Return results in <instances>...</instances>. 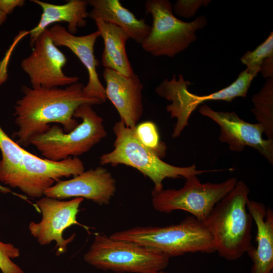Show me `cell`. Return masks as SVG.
Instances as JSON below:
<instances>
[{
	"instance_id": "cell-23",
	"label": "cell",
	"mask_w": 273,
	"mask_h": 273,
	"mask_svg": "<svg viewBox=\"0 0 273 273\" xmlns=\"http://www.w3.org/2000/svg\"><path fill=\"white\" fill-rule=\"evenodd\" d=\"M135 132L140 142L159 157L162 158L166 155L167 147L160 141L157 127L154 122L147 121L138 124Z\"/></svg>"
},
{
	"instance_id": "cell-19",
	"label": "cell",
	"mask_w": 273,
	"mask_h": 273,
	"mask_svg": "<svg viewBox=\"0 0 273 273\" xmlns=\"http://www.w3.org/2000/svg\"><path fill=\"white\" fill-rule=\"evenodd\" d=\"M92 7L88 17L95 20L116 25L126 31L135 42L140 44L147 37L151 30L144 19H139L118 0H88Z\"/></svg>"
},
{
	"instance_id": "cell-2",
	"label": "cell",
	"mask_w": 273,
	"mask_h": 273,
	"mask_svg": "<svg viewBox=\"0 0 273 273\" xmlns=\"http://www.w3.org/2000/svg\"><path fill=\"white\" fill-rule=\"evenodd\" d=\"M249 193L243 181H237L204 221L213 236L216 252L228 260L240 258L253 246V219L246 206Z\"/></svg>"
},
{
	"instance_id": "cell-31",
	"label": "cell",
	"mask_w": 273,
	"mask_h": 273,
	"mask_svg": "<svg viewBox=\"0 0 273 273\" xmlns=\"http://www.w3.org/2000/svg\"><path fill=\"white\" fill-rule=\"evenodd\" d=\"M156 273H168V272H164L162 270H161V271H158V272H157Z\"/></svg>"
},
{
	"instance_id": "cell-11",
	"label": "cell",
	"mask_w": 273,
	"mask_h": 273,
	"mask_svg": "<svg viewBox=\"0 0 273 273\" xmlns=\"http://www.w3.org/2000/svg\"><path fill=\"white\" fill-rule=\"evenodd\" d=\"M84 171V164L78 157L54 161L41 158L27 151L11 187L18 188L29 197L40 198L47 189L61 178L74 177Z\"/></svg>"
},
{
	"instance_id": "cell-4",
	"label": "cell",
	"mask_w": 273,
	"mask_h": 273,
	"mask_svg": "<svg viewBox=\"0 0 273 273\" xmlns=\"http://www.w3.org/2000/svg\"><path fill=\"white\" fill-rule=\"evenodd\" d=\"M113 131L115 136L113 149L100 156V164L113 166L121 164L137 169L153 183V191L159 192L163 189V181L167 178L183 177L186 179L193 175L217 171L198 170L195 164L180 167L164 162L140 142L135 128L126 126L121 121L115 123Z\"/></svg>"
},
{
	"instance_id": "cell-30",
	"label": "cell",
	"mask_w": 273,
	"mask_h": 273,
	"mask_svg": "<svg viewBox=\"0 0 273 273\" xmlns=\"http://www.w3.org/2000/svg\"><path fill=\"white\" fill-rule=\"evenodd\" d=\"M0 191L3 193H12L11 190L7 187H5L0 185Z\"/></svg>"
},
{
	"instance_id": "cell-29",
	"label": "cell",
	"mask_w": 273,
	"mask_h": 273,
	"mask_svg": "<svg viewBox=\"0 0 273 273\" xmlns=\"http://www.w3.org/2000/svg\"><path fill=\"white\" fill-rule=\"evenodd\" d=\"M7 19V15L0 11V26L4 23Z\"/></svg>"
},
{
	"instance_id": "cell-16",
	"label": "cell",
	"mask_w": 273,
	"mask_h": 273,
	"mask_svg": "<svg viewBox=\"0 0 273 273\" xmlns=\"http://www.w3.org/2000/svg\"><path fill=\"white\" fill-rule=\"evenodd\" d=\"M50 36L56 46H64L70 50L86 68L88 75L87 84L83 90L86 95L106 101L105 89L102 84L97 71L99 62L94 55V46L97 38L100 36L97 30L82 36L70 33L67 29L60 24H55L48 29Z\"/></svg>"
},
{
	"instance_id": "cell-3",
	"label": "cell",
	"mask_w": 273,
	"mask_h": 273,
	"mask_svg": "<svg viewBox=\"0 0 273 273\" xmlns=\"http://www.w3.org/2000/svg\"><path fill=\"white\" fill-rule=\"evenodd\" d=\"M116 240L134 243L169 258L188 253L215 252L213 236L205 223L189 216L179 223L164 226H136L113 233Z\"/></svg>"
},
{
	"instance_id": "cell-24",
	"label": "cell",
	"mask_w": 273,
	"mask_h": 273,
	"mask_svg": "<svg viewBox=\"0 0 273 273\" xmlns=\"http://www.w3.org/2000/svg\"><path fill=\"white\" fill-rule=\"evenodd\" d=\"M273 55V32L259 46L252 51H248L241 57V61L247 66L246 70L256 76L260 72L263 60Z\"/></svg>"
},
{
	"instance_id": "cell-15",
	"label": "cell",
	"mask_w": 273,
	"mask_h": 273,
	"mask_svg": "<svg viewBox=\"0 0 273 273\" xmlns=\"http://www.w3.org/2000/svg\"><path fill=\"white\" fill-rule=\"evenodd\" d=\"M103 76L106 82L105 92L118 112L120 120L128 127L135 128L143 113V85L138 76L122 75L104 69Z\"/></svg>"
},
{
	"instance_id": "cell-21",
	"label": "cell",
	"mask_w": 273,
	"mask_h": 273,
	"mask_svg": "<svg viewBox=\"0 0 273 273\" xmlns=\"http://www.w3.org/2000/svg\"><path fill=\"white\" fill-rule=\"evenodd\" d=\"M0 181L11 187L22 165L26 150L13 140L0 126Z\"/></svg>"
},
{
	"instance_id": "cell-26",
	"label": "cell",
	"mask_w": 273,
	"mask_h": 273,
	"mask_svg": "<svg viewBox=\"0 0 273 273\" xmlns=\"http://www.w3.org/2000/svg\"><path fill=\"white\" fill-rule=\"evenodd\" d=\"M210 2V0H177L172 9L177 15L190 18L195 15L200 8L207 7Z\"/></svg>"
},
{
	"instance_id": "cell-7",
	"label": "cell",
	"mask_w": 273,
	"mask_h": 273,
	"mask_svg": "<svg viewBox=\"0 0 273 273\" xmlns=\"http://www.w3.org/2000/svg\"><path fill=\"white\" fill-rule=\"evenodd\" d=\"M145 8L152 16V24L141 46L153 56L173 57L195 41L196 31L207 25V18L203 15L190 22L178 19L168 0H147Z\"/></svg>"
},
{
	"instance_id": "cell-10",
	"label": "cell",
	"mask_w": 273,
	"mask_h": 273,
	"mask_svg": "<svg viewBox=\"0 0 273 273\" xmlns=\"http://www.w3.org/2000/svg\"><path fill=\"white\" fill-rule=\"evenodd\" d=\"M83 199L77 197L61 201L46 196L37 200L36 206L42 214V218L39 222H30L28 228L31 235L41 245L55 241L57 256L65 253L68 245L74 240L76 234H73L65 239L63 237L64 231L73 224L81 225L76 217Z\"/></svg>"
},
{
	"instance_id": "cell-18",
	"label": "cell",
	"mask_w": 273,
	"mask_h": 273,
	"mask_svg": "<svg viewBox=\"0 0 273 273\" xmlns=\"http://www.w3.org/2000/svg\"><path fill=\"white\" fill-rule=\"evenodd\" d=\"M42 9V14L38 24L28 31L30 45L32 48L39 35L50 25L64 22L68 23L67 31L76 33L78 28L86 26L88 17L87 1L70 0L63 5H54L39 0H31Z\"/></svg>"
},
{
	"instance_id": "cell-8",
	"label": "cell",
	"mask_w": 273,
	"mask_h": 273,
	"mask_svg": "<svg viewBox=\"0 0 273 273\" xmlns=\"http://www.w3.org/2000/svg\"><path fill=\"white\" fill-rule=\"evenodd\" d=\"M256 77L246 69L241 72L231 84L218 91L205 96H198L189 91L191 84L185 80L180 74L178 79L173 75L171 80L164 79L156 88L155 93L160 97L170 101L166 107L171 118H175L176 122L172 136H179L184 128L189 124V119L198 105L208 101L221 100L230 102L237 97H246L253 78Z\"/></svg>"
},
{
	"instance_id": "cell-27",
	"label": "cell",
	"mask_w": 273,
	"mask_h": 273,
	"mask_svg": "<svg viewBox=\"0 0 273 273\" xmlns=\"http://www.w3.org/2000/svg\"><path fill=\"white\" fill-rule=\"evenodd\" d=\"M25 3L24 0H0V11L7 15L12 13L15 8L22 7Z\"/></svg>"
},
{
	"instance_id": "cell-20",
	"label": "cell",
	"mask_w": 273,
	"mask_h": 273,
	"mask_svg": "<svg viewBox=\"0 0 273 273\" xmlns=\"http://www.w3.org/2000/svg\"><path fill=\"white\" fill-rule=\"evenodd\" d=\"M104 41L102 63L105 69L111 70L125 76L134 74L127 57L125 45L130 35L122 28L100 19L94 20Z\"/></svg>"
},
{
	"instance_id": "cell-5",
	"label": "cell",
	"mask_w": 273,
	"mask_h": 273,
	"mask_svg": "<svg viewBox=\"0 0 273 273\" xmlns=\"http://www.w3.org/2000/svg\"><path fill=\"white\" fill-rule=\"evenodd\" d=\"M83 104L75 111L73 117L81 122L69 132L57 124L51 126L43 133L32 138V145L45 158L60 161L69 157H78L90 150L107 135L103 119L92 108Z\"/></svg>"
},
{
	"instance_id": "cell-14",
	"label": "cell",
	"mask_w": 273,
	"mask_h": 273,
	"mask_svg": "<svg viewBox=\"0 0 273 273\" xmlns=\"http://www.w3.org/2000/svg\"><path fill=\"white\" fill-rule=\"evenodd\" d=\"M116 190V180L107 169L98 166L72 178L59 180L44 192L45 196L62 200L80 197L108 205Z\"/></svg>"
},
{
	"instance_id": "cell-17",
	"label": "cell",
	"mask_w": 273,
	"mask_h": 273,
	"mask_svg": "<svg viewBox=\"0 0 273 273\" xmlns=\"http://www.w3.org/2000/svg\"><path fill=\"white\" fill-rule=\"evenodd\" d=\"M246 206L257 228L256 246L247 252L253 262L251 273H273V210L249 199Z\"/></svg>"
},
{
	"instance_id": "cell-1",
	"label": "cell",
	"mask_w": 273,
	"mask_h": 273,
	"mask_svg": "<svg viewBox=\"0 0 273 273\" xmlns=\"http://www.w3.org/2000/svg\"><path fill=\"white\" fill-rule=\"evenodd\" d=\"M83 87L78 81L64 88L23 85V96L14 107L15 122L19 127L16 142L22 147L28 146L31 139L46 132L51 123L61 124L65 132L72 130L79 124L73 114L80 105L104 103L84 93Z\"/></svg>"
},
{
	"instance_id": "cell-13",
	"label": "cell",
	"mask_w": 273,
	"mask_h": 273,
	"mask_svg": "<svg viewBox=\"0 0 273 273\" xmlns=\"http://www.w3.org/2000/svg\"><path fill=\"white\" fill-rule=\"evenodd\" d=\"M199 112L219 126V140L227 144L230 150L240 152L251 147L273 164V140L262 138L264 129L260 124L246 122L234 111H217L207 105L201 106Z\"/></svg>"
},
{
	"instance_id": "cell-28",
	"label": "cell",
	"mask_w": 273,
	"mask_h": 273,
	"mask_svg": "<svg viewBox=\"0 0 273 273\" xmlns=\"http://www.w3.org/2000/svg\"><path fill=\"white\" fill-rule=\"evenodd\" d=\"M260 72L266 78H273V55L265 58L260 67Z\"/></svg>"
},
{
	"instance_id": "cell-6",
	"label": "cell",
	"mask_w": 273,
	"mask_h": 273,
	"mask_svg": "<svg viewBox=\"0 0 273 273\" xmlns=\"http://www.w3.org/2000/svg\"><path fill=\"white\" fill-rule=\"evenodd\" d=\"M83 259L95 267L115 273H156L167 266L170 258L154 249L99 234Z\"/></svg>"
},
{
	"instance_id": "cell-9",
	"label": "cell",
	"mask_w": 273,
	"mask_h": 273,
	"mask_svg": "<svg viewBox=\"0 0 273 273\" xmlns=\"http://www.w3.org/2000/svg\"><path fill=\"white\" fill-rule=\"evenodd\" d=\"M237 181L233 177L220 183H201L197 175H193L186 179L180 189L152 191V205L160 212L184 210L204 222L215 205L233 190Z\"/></svg>"
},
{
	"instance_id": "cell-25",
	"label": "cell",
	"mask_w": 273,
	"mask_h": 273,
	"mask_svg": "<svg viewBox=\"0 0 273 273\" xmlns=\"http://www.w3.org/2000/svg\"><path fill=\"white\" fill-rule=\"evenodd\" d=\"M18 248L12 244L0 241V269L2 273H24L23 270L12 259L20 256Z\"/></svg>"
},
{
	"instance_id": "cell-12",
	"label": "cell",
	"mask_w": 273,
	"mask_h": 273,
	"mask_svg": "<svg viewBox=\"0 0 273 273\" xmlns=\"http://www.w3.org/2000/svg\"><path fill=\"white\" fill-rule=\"evenodd\" d=\"M67 61L64 54L54 43L47 28L35 41L30 55L22 60L21 67L28 75L32 87L52 88L79 81V77L64 73L63 68Z\"/></svg>"
},
{
	"instance_id": "cell-22",
	"label": "cell",
	"mask_w": 273,
	"mask_h": 273,
	"mask_svg": "<svg viewBox=\"0 0 273 273\" xmlns=\"http://www.w3.org/2000/svg\"><path fill=\"white\" fill-rule=\"evenodd\" d=\"M251 110L267 139L273 140V78H267L261 89L252 98Z\"/></svg>"
}]
</instances>
